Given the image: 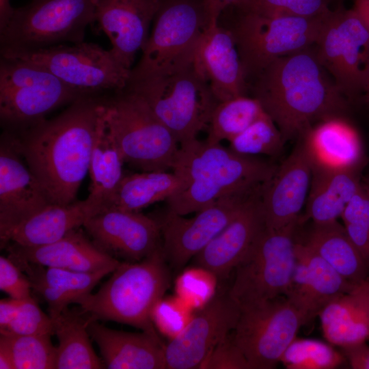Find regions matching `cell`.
Listing matches in <instances>:
<instances>
[{
    "label": "cell",
    "instance_id": "6da1fadb",
    "mask_svg": "<svg viewBox=\"0 0 369 369\" xmlns=\"http://www.w3.org/2000/svg\"><path fill=\"white\" fill-rule=\"evenodd\" d=\"M98 96H83L56 118L44 119L15 135L18 147L51 204L76 201L89 172L92 145L105 108Z\"/></svg>",
    "mask_w": 369,
    "mask_h": 369
},
{
    "label": "cell",
    "instance_id": "7a4b0ae2",
    "mask_svg": "<svg viewBox=\"0 0 369 369\" xmlns=\"http://www.w3.org/2000/svg\"><path fill=\"white\" fill-rule=\"evenodd\" d=\"M254 96L285 141L299 139L315 123L344 115L348 100L319 62L314 46L279 57L255 79Z\"/></svg>",
    "mask_w": 369,
    "mask_h": 369
},
{
    "label": "cell",
    "instance_id": "3957f363",
    "mask_svg": "<svg viewBox=\"0 0 369 369\" xmlns=\"http://www.w3.org/2000/svg\"><path fill=\"white\" fill-rule=\"evenodd\" d=\"M276 168L255 156L195 138L180 145L172 170L185 185L166 200L167 210L184 216L197 213L228 194L266 183Z\"/></svg>",
    "mask_w": 369,
    "mask_h": 369
},
{
    "label": "cell",
    "instance_id": "277c9868",
    "mask_svg": "<svg viewBox=\"0 0 369 369\" xmlns=\"http://www.w3.org/2000/svg\"><path fill=\"white\" fill-rule=\"evenodd\" d=\"M162 246L138 262H121L95 293L75 303L90 320H111L156 335L153 311L169 286Z\"/></svg>",
    "mask_w": 369,
    "mask_h": 369
},
{
    "label": "cell",
    "instance_id": "5b68a950",
    "mask_svg": "<svg viewBox=\"0 0 369 369\" xmlns=\"http://www.w3.org/2000/svg\"><path fill=\"white\" fill-rule=\"evenodd\" d=\"M210 20L204 0H161L141 59L128 83L189 66Z\"/></svg>",
    "mask_w": 369,
    "mask_h": 369
},
{
    "label": "cell",
    "instance_id": "8992f818",
    "mask_svg": "<svg viewBox=\"0 0 369 369\" xmlns=\"http://www.w3.org/2000/svg\"><path fill=\"white\" fill-rule=\"evenodd\" d=\"M105 119L124 163L141 172L172 169L180 144L137 93L126 88L106 100Z\"/></svg>",
    "mask_w": 369,
    "mask_h": 369
},
{
    "label": "cell",
    "instance_id": "52a82bcc",
    "mask_svg": "<svg viewBox=\"0 0 369 369\" xmlns=\"http://www.w3.org/2000/svg\"><path fill=\"white\" fill-rule=\"evenodd\" d=\"M234 14L232 33L248 80L279 57L312 46L325 15L314 18L264 14L247 5L229 8Z\"/></svg>",
    "mask_w": 369,
    "mask_h": 369
},
{
    "label": "cell",
    "instance_id": "ba28073f",
    "mask_svg": "<svg viewBox=\"0 0 369 369\" xmlns=\"http://www.w3.org/2000/svg\"><path fill=\"white\" fill-rule=\"evenodd\" d=\"M172 132L179 144L197 138L208 127L218 103L193 63L176 72L129 83Z\"/></svg>",
    "mask_w": 369,
    "mask_h": 369
},
{
    "label": "cell",
    "instance_id": "9c48e42d",
    "mask_svg": "<svg viewBox=\"0 0 369 369\" xmlns=\"http://www.w3.org/2000/svg\"><path fill=\"white\" fill-rule=\"evenodd\" d=\"M95 0H31L0 25L1 51H27L83 42L94 23Z\"/></svg>",
    "mask_w": 369,
    "mask_h": 369
},
{
    "label": "cell",
    "instance_id": "30bf717a",
    "mask_svg": "<svg viewBox=\"0 0 369 369\" xmlns=\"http://www.w3.org/2000/svg\"><path fill=\"white\" fill-rule=\"evenodd\" d=\"M300 221L266 228L234 269L229 296L240 308L285 296L297 262L295 232Z\"/></svg>",
    "mask_w": 369,
    "mask_h": 369
},
{
    "label": "cell",
    "instance_id": "8fae6325",
    "mask_svg": "<svg viewBox=\"0 0 369 369\" xmlns=\"http://www.w3.org/2000/svg\"><path fill=\"white\" fill-rule=\"evenodd\" d=\"M1 56L38 65L83 96H98L122 91L128 85L131 70L100 46L84 41L27 51H1Z\"/></svg>",
    "mask_w": 369,
    "mask_h": 369
},
{
    "label": "cell",
    "instance_id": "7c38bea8",
    "mask_svg": "<svg viewBox=\"0 0 369 369\" xmlns=\"http://www.w3.org/2000/svg\"><path fill=\"white\" fill-rule=\"evenodd\" d=\"M83 97L43 68L1 56L0 118L10 128H25L55 109Z\"/></svg>",
    "mask_w": 369,
    "mask_h": 369
},
{
    "label": "cell",
    "instance_id": "4fadbf2b",
    "mask_svg": "<svg viewBox=\"0 0 369 369\" xmlns=\"http://www.w3.org/2000/svg\"><path fill=\"white\" fill-rule=\"evenodd\" d=\"M314 47L348 101L364 94L369 85V28L353 8L328 12Z\"/></svg>",
    "mask_w": 369,
    "mask_h": 369
},
{
    "label": "cell",
    "instance_id": "5bb4252c",
    "mask_svg": "<svg viewBox=\"0 0 369 369\" xmlns=\"http://www.w3.org/2000/svg\"><path fill=\"white\" fill-rule=\"evenodd\" d=\"M305 323L303 314L280 296L241 308L232 334L250 369H272Z\"/></svg>",
    "mask_w": 369,
    "mask_h": 369
},
{
    "label": "cell",
    "instance_id": "9a60e30c",
    "mask_svg": "<svg viewBox=\"0 0 369 369\" xmlns=\"http://www.w3.org/2000/svg\"><path fill=\"white\" fill-rule=\"evenodd\" d=\"M264 184L228 194L197 211L191 218L167 210L161 217L156 218L161 228L162 250L166 260L177 269L186 264L237 216L247 202L262 193Z\"/></svg>",
    "mask_w": 369,
    "mask_h": 369
},
{
    "label": "cell",
    "instance_id": "2e32d148",
    "mask_svg": "<svg viewBox=\"0 0 369 369\" xmlns=\"http://www.w3.org/2000/svg\"><path fill=\"white\" fill-rule=\"evenodd\" d=\"M240 313L227 292L215 296L164 346L167 368H200L211 351L234 329Z\"/></svg>",
    "mask_w": 369,
    "mask_h": 369
},
{
    "label": "cell",
    "instance_id": "e0dca14e",
    "mask_svg": "<svg viewBox=\"0 0 369 369\" xmlns=\"http://www.w3.org/2000/svg\"><path fill=\"white\" fill-rule=\"evenodd\" d=\"M83 227L101 251L126 262L142 260L162 246L159 221L139 212L109 207Z\"/></svg>",
    "mask_w": 369,
    "mask_h": 369
},
{
    "label": "cell",
    "instance_id": "ac0fdd59",
    "mask_svg": "<svg viewBox=\"0 0 369 369\" xmlns=\"http://www.w3.org/2000/svg\"><path fill=\"white\" fill-rule=\"evenodd\" d=\"M51 204L22 155L14 133L0 145V236Z\"/></svg>",
    "mask_w": 369,
    "mask_h": 369
},
{
    "label": "cell",
    "instance_id": "d6986e66",
    "mask_svg": "<svg viewBox=\"0 0 369 369\" xmlns=\"http://www.w3.org/2000/svg\"><path fill=\"white\" fill-rule=\"evenodd\" d=\"M264 184L262 208L265 228H283L300 221L312 176V164L302 139Z\"/></svg>",
    "mask_w": 369,
    "mask_h": 369
},
{
    "label": "cell",
    "instance_id": "ffe728a7",
    "mask_svg": "<svg viewBox=\"0 0 369 369\" xmlns=\"http://www.w3.org/2000/svg\"><path fill=\"white\" fill-rule=\"evenodd\" d=\"M161 0H95L94 23L110 40V53L131 70L142 51Z\"/></svg>",
    "mask_w": 369,
    "mask_h": 369
},
{
    "label": "cell",
    "instance_id": "44dd1931",
    "mask_svg": "<svg viewBox=\"0 0 369 369\" xmlns=\"http://www.w3.org/2000/svg\"><path fill=\"white\" fill-rule=\"evenodd\" d=\"M193 65L218 102L246 95L248 87L232 31L212 18L197 48Z\"/></svg>",
    "mask_w": 369,
    "mask_h": 369
},
{
    "label": "cell",
    "instance_id": "7402d4cb",
    "mask_svg": "<svg viewBox=\"0 0 369 369\" xmlns=\"http://www.w3.org/2000/svg\"><path fill=\"white\" fill-rule=\"evenodd\" d=\"M297 262L285 297L303 314L306 323L336 298L357 285L340 275L304 243H296Z\"/></svg>",
    "mask_w": 369,
    "mask_h": 369
},
{
    "label": "cell",
    "instance_id": "603a6c76",
    "mask_svg": "<svg viewBox=\"0 0 369 369\" xmlns=\"http://www.w3.org/2000/svg\"><path fill=\"white\" fill-rule=\"evenodd\" d=\"M262 193L193 258L200 267L219 279H226L247 254L265 228Z\"/></svg>",
    "mask_w": 369,
    "mask_h": 369
},
{
    "label": "cell",
    "instance_id": "cb8c5ba5",
    "mask_svg": "<svg viewBox=\"0 0 369 369\" xmlns=\"http://www.w3.org/2000/svg\"><path fill=\"white\" fill-rule=\"evenodd\" d=\"M109 207L103 199L90 194L66 205L51 204L0 236L1 247L10 243L38 247L54 243Z\"/></svg>",
    "mask_w": 369,
    "mask_h": 369
},
{
    "label": "cell",
    "instance_id": "d4e9b609",
    "mask_svg": "<svg viewBox=\"0 0 369 369\" xmlns=\"http://www.w3.org/2000/svg\"><path fill=\"white\" fill-rule=\"evenodd\" d=\"M8 255L45 267L79 272L115 270L120 264L97 247L80 228L69 232L61 239L38 247H21L10 243Z\"/></svg>",
    "mask_w": 369,
    "mask_h": 369
},
{
    "label": "cell",
    "instance_id": "484cf974",
    "mask_svg": "<svg viewBox=\"0 0 369 369\" xmlns=\"http://www.w3.org/2000/svg\"><path fill=\"white\" fill-rule=\"evenodd\" d=\"M88 331L109 369H167L164 346L156 335L111 329L88 318Z\"/></svg>",
    "mask_w": 369,
    "mask_h": 369
},
{
    "label": "cell",
    "instance_id": "4316f807",
    "mask_svg": "<svg viewBox=\"0 0 369 369\" xmlns=\"http://www.w3.org/2000/svg\"><path fill=\"white\" fill-rule=\"evenodd\" d=\"M300 139L305 145L312 169L357 171L361 162L359 137L344 115L315 123Z\"/></svg>",
    "mask_w": 369,
    "mask_h": 369
},
{
    "label": "cell",
    "instance_id": "83f0119b",
    "mask_svg": "<svg viewBox=\"0 0 369 369\" xmlns=\"http://www.w3.org/2000/svg\"><path fill=\"white\" fill-rule=\"evenodd\" d=\"M27 275L32 290L46 302L51 318L59 316L71 303L91 293L96 284L114 270L79 272L45 267L8 256Z\"/></svg>",
    "mask_w": 369,
    "mask_h": 369
},
{
    "label": "cell",
    "instance_id": "f1b7e54d",
    "mask_svg": "<svg viewBox=\"0 0 369 369\" xmlns=\"http://www.w3.org/2000/svg\"><path fill=\"white\" fill-rule=\"evenodd\" d=\"M368 279L327 304L318 314L327 341L341 348L369 339Z\"/></svg>",
    "mask_w": 369,
    "mask_h": 369
},
{
    "label": "cell",
    "instance_id": "f546056e",
    "mask_svg": "<svg viewBox=\"0 0 369 369\" xmlns=\"http://www.w3.org/2000/svg\"><path fill=\"white\" fill-rule=\"evenodd\" d=\"M363 189L355 170L312 169L306 215L313 224L338 221L349 202Z\"/></svg>",
    "mask_w": 369,
    "mask_h": 369
},
{
    "label": "cell",
    "instance_id": "4dcf8cb0",
    "mask_svg": "<svg viewBox=\"0 0 369 369\" xmlns=\"http://www.w3.org/2000/svg\"><path fill=\"white\" fill-rule=\"evenodd\" d=\"M304 243L353 284L368 280L369 269L365 260L338 221L313 224Z\"/></svg>",
    "mask_w": 369,
    "mask_h": 369
},
{
    "label": "cell",
    "instance_id": "1f68e13d",
    "mask_svg": "<svg viewBox=\"0 0 369 369\" xmlns=\"http://www.w3.org/2000/svg\"><path fill=\"white\" fill-rule=\"evenodd\" d=\"M52 319L58 339L56 369L105 368L92 345L85 314L68 308Z\"/></svg>",
    "mask_w": 369,
    "mask_h": 369
},
{
    "label": "cell",
    "instance_id": "d6a6232c",
    "mask_svg": "<svg viewBox=\"0 0 369 369\" xmlns=\"http://www.w3.org/2000/svg\"><path fill=\"white\" fill-rule=\"evenodd\" d=\"M184 185V179L174 172L150 171L124 175L110 207L139 212L156 202L166 201Z\"/></svg>",
    "mask_w": 369,
    "mask_h": 369
},
{
    "label": "cell",
    "instance_id": "836d02e7",
    "mask_svg": "<svg viewBox=\"0 0 369 369\" xmlns=\"http://www.w3.org/2000/svg\"><path fill=\"white\" fill-rule=\"evenodd\" d=\"M105 108L95 133L90 156V193L106 201L109 207L124 176V163L120 150L108 128Z\"/></svg>",
    "mask_w": 369,
    "mask_h": 369
},
{
    "label": "cell",
    "instance_id": "e575fe53",
    "mask_svg": "<svg viewBox=\"0 0 369 369\" xmlns=\"http://www.w3.org/2000/svg\"><path fill=\"white\" fill-rule=\"evenodd\" d=\"M265 113L254 96L241 95L219 102L211 115L206 141L210 144L230 141Z\"/></svg>",
    "mask_w": 369,
    "mask_h": 369
},
{
    "label": "cell",
    "instance_id": "d590c367",
    "mask_svg": "<svg viewBox=\"0 0 369 369\" xmlns=\"http://www.w3.org/2000/svg\"><path fill=\"white\" fill-rule=\"evenodd\" d=\"M234 152L249 156L279 155L285 141L278 127L265 113L230 141Z\"/></svg>",
    "mask_w": 369,
    "mask_h": 369
},
{
    "label": "cell",
    "instance_id": "8d00e7d4",
    "mask_svg": "<svg viewBox=\"0 0 369 369\" xmlns=\"http://www.w3.org/2000/svg\"><path fill=\"white\" fill-rule=\"evenodd\" d=\"M344 359L343 354L329 344L296 337L283 353L280 362L288 369H333L340 366Z\"/></svg>",
    "mask_w": 369,
    "mask_h": 369
},
{
    "label": "cell",
    "instance_id": "74e56055",
    "mask_svg": "<svg viewBox=\"0 0 369 369\" xmlns=\"http://www.w3.org/2000/svg\"><path fill=\"white\" fill-rule=\"evenodd\" d=\"M6 340L15 369H54L57 347L51 334L34 336L1 335Z\"/></svg>",
    "mask_w": 369,
    "mask_h": 369
},
{
    "label": "cell",
    "instance_id": "f35d334b",
    "mask_svg": "<svg viewBox=\"0 0 369 369\" xmlns=\"http://www.w3.org/2000/svg\"><path fill=\"white\" fill-rule=\"evenodd\" d=\"M341 218L347 234L369 269V197L364 188L349 202Z\"/></svg>",
    "mask_w": 369,
    "mask_h": 369
},
{
    "label": "cell",
    "instance_id": "ab89813d",
    "mask_svg": "<svg viewBox=\"0 0 369 369\" xmlns=\"http://www.w3.org/2000/svg\"><path fill=\"white\" fill-rule=\"evenodd\" d=\"M334 1L336 0H250L245 5L267 15L314 18L329 12Z\"/></svg>",
    "mask_w": 369,
    "mask_h": 369
},
{
    "label": "cell",
    "instance_id": "60d3db41",
    "mask_svg": "<svg viewBox=\"0 0 369 369\" xmlns=\"http://www.w3.org/2000/svg\"><path fill=\"white\" fill-rule=\"evenodd\" d=\"M0 334L6 336L54 335L51 317L46 315L32 297L23 300L13 320Z\"/></svg>",
    "mask_w": 369,
    "mask_h": 369
},
{
    "label": "cell",
    "instance_id": "b9f144b4",
    "mask_svg": "<svg viewBox=\"0 0 369 369\" xmlns=\"http://www.w3.org/2000/svg\"><path fill=\"white\" fill-rule=\"evenodd\" d=\"M200 368L250 369V366L230 333L211 351Z\"/></svg>",
    "mask_w": 369,
    "mask_h": 369
},
{
    "label": "cell",
    "instance_id": "7bdbcfd3",
    "mask_svg": "<svg viewBox=\"0 0 369 369\" xmlns=\"http://www.w3.org/2000/svg\"><path fill=\"white\" fill-rule=\"evenodd\" d=\"M0 289L9 297L25 300L32 297V287L27 275L8 257H0Z\"/></svg>",
    "mask_w": 369,
    "mask_h": 369
},
{
    "label": "cell",
    "instance_id": "ee69618b",
    "mask_svg": "<svg viewBox=\"0 0 369 369\" xmlns=\"http://www.w3.org/2000/svg\"><path fill=\"white\" fill-rule=\"evenodd\" d=\"M342 354L353 369H369V346L366 342L342 347Z\"/></svg>",
    "mask_w": 369,
    "mask_h": 369
},
{
    "label": "cell",
    "instance_id": "f6af8a7d",
    "mask_svg": "<svg viewBox=\"0 0 369 369\" xmlns=\"http://www.w3.org/2000/svg\"><path fill=\"white\" fill-rule=\"evenodd\" d=\"M23 301L12 297L0 300V329L7 327L13 320Z\"/></svg>",
    "mask_w": 369,
    "mask_h": 369
},
{
    "label": "cell",
    "instance_id": "bcb514c9",
    "mask_svg": "<svg viewBox=\"0 0 369 369\" xmlns=\"http://www.w3.org/2000/svg\"><path fill=\"white\" fill-rule=\"evenodd\" d=\"M210 18L219 19L221 14L227 8L241 7L247 4L250 0H204Z\"/></svg>",
    "mask_w": 369,
    "mask_h": 369
},
{
    "label": "cell",
    "instance_id": "7dc6e473",
    "mask_svg": "<svg viewBox=\"0 0 369 369\" xmlns=\"http://www.w3.org/2000/svg\"><path fill=\"white\" fill-rule=\"evenodd\" d=\"M0 368L15 369L10 348L3 336H0Z\"/></svg>",
    "mask_w": 369,
    "mask_h": 369
},
{
    "label": "cell",
    "instance_id": "c3c4849f",
    "mask_svg": "<svg viewBox=\"0 0 369 369\" xmlns=\"http://www.w3.org/2000/svg\"><path fill=\"white\" fill-rule=\"evenodd\" d=\"M353 9L369 28V0H354Z\"/></svg>",
    "mask_w": 369,
    "mask_h": 369
},
{
    "label": "cell",
    "instance_id": "681fc988",
    "mask_svg": "<svg viewBox=\"0 0 369 369\" xmlns=\"http://www.w3.org/2000/svg\"><path fill=\"white\" fill-rule=\"evenodd\" d=\"M13 9L10 0H0V25L5 23Z\"/></svg>",
    "mask_w": 369,
    "mask_h": 369
},
{
    "label": "cell",
    "instance_id": "f907efd6",
    "mask_svg": "<svg viewBox=\"0 0 369 369\" xmlns=\"http://www.w3.org/2000/svg\"><path fill=\"white\" fill-rule=\"evenodd\" d=\"M361 184L365 192L369 197V177L365 178Z\"/></svg>",
    "mask_w": 369,
    "mask_h": 369
},
{
    "label": "cell",
    "instance_id": "816d5d0a",
    "mask_svg": "<svg viewBox=\"0 0 369 369\" xmlns=\"http://www.w3.org/2000/svg\"><path fill=\"white\" fill-rule=\"evenodd\" d=\"M364 100L366 103L369 105V85L364 93Z\"/></svg>",
    "mask_w": 369,
    "mask_h": 369
},
{
    "label": "cell",
    "instance_id": "f5cc1de1",
    "mask_svg": "<svg viewBox=\"0 0 369 369\" xmlns=\"http://www.w3.org/2000/svg\"><path fill=\"white\" fill-rule=\"evenodd\" d=\"M367 297H368V302L369 305V281L368 282V287H367Z\"/></svg>",
    "mask_w": 369,
    "mask_h": 369
}]
</instances>
